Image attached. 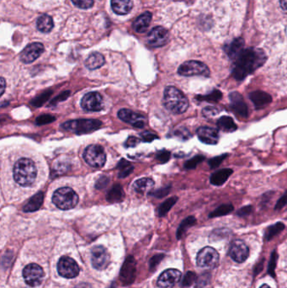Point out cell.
I'll return each mask as SVG.
<instances>
[{
    "label": "cell",
    "mask_w": 287,
    "mask_h": 288,
    "mask_svg": "<svg viewBox=\"0 0 287 288\" xmlns=\"http://www.w3.org/2000/svg\"><path fill=\"white\" fill-rule=\"evenodd\" d=\"M249 99L253 102V104L257 109L265 107L272 101V97L271 95L262 91H255L251 92L249 94Z\"/></svg>",
    "instance_id": "44dd1931"
},
{
    "label": "cell",
    "mask_w": 287,
    "mask_h": 288,
    "mask_svg": "<svg viewBox=\"0 0 287 288\" xmlns=\"http://www.w3.org/2000/svg\"><path fill=\"white\" fill-rule=\"evenodd\" d=\"M175 135H176L177 137L181 138L182 140H187V139L191 137V134L190 132L186 128H184V127L176 130Z\"/></svg>",
    "instance_id": "b9f144b4"
},
{
    "label": "cell",
    "mask_w": 287,
    "mask_h": 288,
    "mask_svg": "<svg viewBox=\"0 0 287 288\" xmlns=\"http://www.w3.org/2000/svg\"><path fill=\"white\" fill-rule=\"evenodd\" d=\"M58 272L62 277L72 279L78 276L80 269L74 260L69 256H63L58 261Z\"/></svg>",
    "instance_id": "30bf717a"
},
{
    "label": "cell",
    "mask_w": 287,
    "mask_h": 288,
    "mask_svg": "<svg viewBox=\"0 0 287 288\" xmlns=\"http://www.w3.org/2000/svg\"><path fill=\"white\" fill-rule=\"evenodd\" d=\"M163 101L167 110L178 115L185 113L189 107L187 97L174 86L166 87Z\"/></svg>",
    "instance_id": "3957f363"
},
{
    "label": "cell",
    "mask_w": 287,
    "mask_h": 288,
    "mask_svg": "<svg viewBox=\"0 0 287 288\" xmlns=\"http://www.w3.org/2000/svg\"><path fill=\"white\" fill-rule=\"evenodd\" d=\"M23 277L28 285L35 288L42 284L44 278V272L37 264H29L23 270Z\"/></svg>",
    "instance_id": "9c48e42d"
},
{
    "label": "cell",
    "mask_w": 287,
    "mask_h": 288,
    "mask_svg": "<svg viewBox=\"0 0 287 288\" xmlns=\"http://www.w3.org/2000/svg\"><path fill=\"white\" fill-rule=\"evenodd\" d=\"M233 211V206L232 204H222L211 213L210 217H217L229 214L231 211Z\"/></svg>",
    "instance_id": "d6a6232c"
},
{
    "label": "cell",
    "mask_w": 287,
    "mask_h": 288,
    "mask_svg": "<svg viewBox=\"0 0 287 288\" xmlns=\"http://www.w3.org/2000/svg\"><path fill=\"white\" fill-rule=\"evenodd\" d=\"M105 59L102 54L99 52H94L88 56L85 60V66L89 70L100 69L105 64Z\"/></svg>",
    "instance_id": "4316f807"
},
{
    "label": "cell",
    "mask_w": 287,
    "mask_h": 288,
    "mask_svg": "<svg viewBox=\"0 0 287 288\" xmlns=\"http://www.w3.org/2000/svg\"><path fill=\"white\" fill-rule=\"evenodd\" d=\"M74 288H91L90 285H88L87 283H81L79 285H77V287H75Z\"/></svg>",
    "instance_id": "f5cc1de1"
},
{
    "label": "cell",
    "mask_w": 287,
    "mask_h": 288,
    "mask_svg": "<svg viewBox=\"0 0 287 288\" xmlns=\"http://www.w3.org/2000/svg\"><path fill=\"white\" fill-rule=\"evenodd\" d=\"M81 106L87 111H100L104 109L102 96L98 92L86 94L81 100Z\"/></svg>",
    "instance_id": "7c38bea8"
},
{
    "label": "cell",
    "mask_w": 287,
    "mask_h": 288,
    "mask_svg": "<svg viewBox=\"0 0 287 288\" xmlns=\"http://www.w3.org/2000/svg\"><path fill=\"white\" fill-rule=\"evenodd\" d=\"M169 190H170V187H165V188H163L162 190H158L156 193L153 194V195H156L157 197H163V196H165L169 193Z\"/></svg>",
    "instance_id": "7dc6e473"
},
{
    "label": "cell",
    "mask_w": 287,
    "mask_h": 288,
    "mask_svg": "<svg viewBox=\"0 0 287 288\" xmlns=\"http://www.w3.org/2000/svg\"><path fill=\"white\" fill-rule=\"evenodd\" d=\"M141 136L145 142H152L153 139L157 138L154 134H152L150 132H144L143 134H141Z\"/></svg>",
    "instance_id": "c3c4849f"
},
{
    "label": "cell",
    "mask_w": 287,
    "mask_h": 288,
    "mask_svg": "<svg viewBox=\"0 0 287 288\" xmlns=\"http://www.w3.org/2000/svg\"><path fill=\"white\" fill-rule=\"evenodd\" d=\"M56 121L55 116L51 115H42L38 116L36 120V123L38 126L41 125H46V124H49L53 121Z\"/></svg>",
    "instance_id": "f35d334b"
},
{
    "label": "cell",
    "mask_w": 287,
    "mask_h": 288,
    "mask_svg": "<svg viewBox=\"0 0 287 288\" xmlns=\"http://www.w3.org/2000/svg\"><path fill=\"white\" fill-rule=\"evenodd\" d=\"M118 116L122 121L138 128H143L146 123V118L144 115L139 113L134 112L133 110H128V109H122V110H119Z\"/></svg>",
    "instance_id": "2e32d148"
},
{
    "label": "cell",
    "mask_w": 287,
    "mask_h": 288,
    "mask_svg": "<svg viewBox=\"0 0 287 288\" xmlns=\"http://www.w3.org/2000/svg\"><path fill=\"white\" fill-rule=\"evenodd\" d=\"M205 159L204 156L202 155H198V156L194 157L192 159L188 160L187 162L185 163V168L188 170H191V169H195V168L199 165L200 163H202Z\"/></svg>",
    "instance_id": "8d00e7d4"
},
{
    "label": "cell",
    "mask_w": 287,
    "mask_h": 288,
    "mask_svg": "<svg viewBox=\"0 0 287 288\" xmlns=\"http://www.w3.org/2000/svg\"><path fill=\"white\" fill-rule=\"evenodd\" d=\"M13 176L15 182L19 186L31 187L37 176V170L35 163L27 158L19 159L14 165Z\"/></svg>",
    "instance_id": "7a4b0ae2"
},
{
    "label": "cell",
    "mask_w": 287,
    "mask_h": 288,
    "mask_svg": "<svg viewBox=\"0 0 287 288\" xmlns=\"http://www.w3.org/2000/svg\"><path fill=\"white\" fill-rule=\"evenodd\" d=\"M260 288H271V287L268 285H266V284H264V285L261 286Z\"/></svg>",
    "instance_id": "db71d44e"
},
{
    "label": "cell",
    "mask_w": 287,
    "mask_h": 288,
    "mask_svg": "<svg viewBox=\"0 0 287 288\" xmlns=\"http://www.w3.org/2000/svg\"><path fill=\"white\" fill-rule=\"evenodd\" d=\"M230 106L235 115L240 117L247 118L249 115V108L246 104L243 97L238 92H232L229 94Z\"/></svg>",
    "instance_id": "9a60e30c"
},
{
    "label": "cell",
    "mask_w": 287,
    "mask_h": 288,
    "mask_svg": "<svg viewBox=\"0 0 287 288\" xmlns=\"http://www.w3.org/2000/svg\"><path fill=\"white\" fill-rule=\"evenodd\" d=\"M196 223V218L194 217H189L183 221L182 223L180 224V228L178 229V233H177V236L178 239H180L183 234L185 233V231L187 230L188 228L193 226Z\"/></svg>",
    "instance_id": "d590c367"
},
{
    "label": "cell",
    "mask_w": 287,
    "mask_h": 288,
    "mask_svg": "<svg viewBox=\"0 0 287 288\" xmlns=\"http://www.w3.org/2000/svg\"><path fill=\"white\" fill-rule=\"evenodd\" d=\"M148 44L152 47H163L169 41V32L165 28L157 26L153 28L147 36Z\"/></svg>",
    "instance_id": "ac0fdd59"
},
{
    "label": "cell",
    "mask_w": 287,
    "mask_h": 288,
    "mask_svg": "<svg viewBox=\"0 0 287 288\" xmlns=\"http://www.w3.org/2000/svg\"><path fill=\"white\" fill-rule=\"evenodd\" d=\"M252 209H253L252 206H243V207L239 209V210L237 211V216H240V217H245L247 215L251 213Z\"/></svg>",
    "instance_id": "f6af8a7d"
},
{
    "label": "cell",
    "mask_w": 287,
    "mask_h": 288,
    "mask_svg": "<svg viewBox=\"0 0 287 288\" xmlns=\"http://www.w3.org/2000/svg\"><path fill=\"white\" fill-rule=\"evenodd\" d=\"M221 97H222V93L221 91L218 90H214L205 96H196V99H198L200 101L217 102L221 100Z\"/></svg>",
    "instance_id": "1f68e13d"
},
{
    "label": "cell",
    "mask_w": 287,
    "mask_h": 288,
    "mask_svg": "<svg viewBox=\"0 0 287 288\" xmlns=\"http://www.w3.org/2000/svg\"><path fill=\"white\" fill-rule=\"evenodd\" d=\"M181 277L182 274L179 270H166L158 277L157 287L159 288H173L180 282Z\"/></svg>",
    "instance_id": "5bb4252c"
},
{
    "label": "cell",
    "mask_w": 287,
    "mask_h": 288,
    "mask_svg": "<svg viewBox=\"0 0 287 288\" xmlns=\"http://www.w3.org/2000/svg\"><path fill=\"white\" fill-rule=\"evenodd\" d=\"M217 126L219 129L226 132H235L237 128L233 119L230 116H221L217 121Z\"/></svg>",
    "instance_id": "f546056e"
},
{
    "label": "cell",
    "mask_w": 287,
    "mask_h": 288,
    "mask_svg": "<svg viewBox=\"0 0 287 288\" xmlns=\"http://www.w3.org/2000/svg\"><path fill=\"white\" fill-rule=\"evenodd\" d=\"M102 126V122L94 119H78L66 121L61 126L62 129L76 134H86L99 129Z\"/></svg>",
    "instance_id": "277c9868"
},
{
    "label": "cell",
    "mask_w": 287,
    "mask_h": 288,
    "mask_svg": "<svg viewBox=\"0 0 287 288\" xmlns=\"http://www.w3.org/2000/svg\"><path fill=\"white\" fill-rule=\"evenodd\" d=\"M44 46L40 42H34L28 45L20 53V60L24 63H33L44 52Z\"/></svg>",
    "instance_id": "e0dca14e"
},
{
    "label": "cell",
    "mask_w": 287,
    "mask_h": 288,
    "mask_svg": "<svg viewBox=\"0 0 287 288\" xmlns=\"http://www.w3.org/2000/svg\"><path fill=\"white\" fill-rule=\"evenodd\" d=\"M43 200H44L43 192H39L29 200L27 203L25 204L23 210L25 212H33V211H37L41 208L43 203Z\"/></svg>",
    "instance_id": "d4e9b609"
},
{
    "label": "cell",
    "mask_w": 287,
    "mask_h": 288,
    "mask_svg": "<svg viewBox=\"0 0 287 288\" xmlns=\"http://www.w3.org/2000/svg\"><path fill=\"white\" fill-rule=\"evenodd\" d=\"M72 3L78 8L87 9L94 5V0H72Z\"/></svg>",
    "instance_id": "ab89813d"
},
{
    "label": "cell",
    "mask_w": 287,
    "mask_h": 288,
    "mask_svg": "<svg viewBox=\"0 0 287 288\" xmlns=\"http://www.w3.org/2000/svg\"><path fill=\"white\" fill-rule=\"evenodd\" d=\"M219 112L220 111H219L218 109L213 107V106H207L202 110V115L207 118H211L215 115H218Z\"/></svg>",
    "instance_id": "60d3db41"
},
{
    "label": "cell",
    "mask_w": 287,
    "mask_h": 288,
    "mask_svg": "<svg viewBox=\"0 0 287 288\" xmlns=\"http://www.w3.org/2000/svg\"><path fill=\"white\" fill-rule=\"evenodd\" d=\"M266 61L265 52L258 48L243 49L234 60L232 76L235 80H243L262 66Z\"/></svg>",
    "instance_id": "6da1fadb"
},
{
    "label": "cell",
    "mask_w": 287,
    "mask_h": 288,
    "mask_svg": "<svg viewBox=\"0 0 287 288\" xmlns=\"http://www.w3.org/2000/svg\"><path fill=\"white\" fill-rule=\"evenodd\" d=\"M281 7L286 13H287V0H280Z\"/></svg>",
    "instance_id": "816d5d0a"
},
{
    "label": "cell",
    "mask_w": 287,
    "mask_h": 288,
    "mask_svg": "<svg viewBox=\"0 0 287 288\" xmlns=\"http://www.w3.org/2000/svg\"><path fill=\"white\" fill-rule=\"evenodd\" d=\"M196 133L200 140L206 144L215 145L218 143L219 133L216 129L208 126H201L196 131Z\"/></svg>",
    "instance_id": "ffe728a7"
},
{
    "label": "cell",
    "mask_w": 287,
    "mask_h": 288,
    "mask_svg": "<svg viewBox=\"0 0 287 288\" xmlns=\"http://www.w3.org/2000/svg\"><path fill=\"white\" fill-rule=\"evenodd\" d=\"M124 198V192L121 186L116 185L110 191L107 195V200L111 202H119L123 200Z\"/></svg>",
    "instance_id": "4dcf8cb0"
},
{
    "label": "cell",
    "mask_w": 287,
    "mask_h": 288,
    "mask_svg": "<svg viewBox=\"0 0 287 288\" xmlns=\"http://www.w3.org/2000/svg\"><path fill=\"white\" fill-rule=\"evenodd\" d=\"M232 173H233V170L231 169H222L218 171H215V173H213L211 176V183L216 187L221 186L227 181V179L229 178Z\"/></svg>",
    "instance_id": "484cf974"
},
{
    "label": "cell",
    "mask_w": 287,
    "mask_h": 288,
    "mask_svg": "<svg viewBox=\"0 0 287 288\" xmlns=\"http://www.w3.org/2000/svg\"><path fill=\"white\" fill-rule=\"evenodd\" d=\"M196 262H197V266L200 267L213 269L218 264V253L215 249L212 247L203 248L197 255Z\"/></svg>",
    "instance_id": "ba28073f"
},
{
    "label": "cell",
    "mask_w": 287,
    "mask_h": 288,
    "mask_svg": "<svg viewBox=\"0 0 287 288\" xmlns=\"http://www.w3.org/2000/svg\"><path fill=\"white\" fill-rule=\"evenodd\" d=\"M249 255V247L242 240H235L230 246V257L238 263H243L248 259Z\"/></svg>",
    "instance_id": "d6986e66"
},
{
    "label": "cell",
    "mask_w": 287,
    "mask_h": 288,
    "mask_svg": "<svg viewBox=\"0 0 287 288\" xmlns=\"http://www.w3.org/2000/svg\"><path fill=\"white\" fill-rule=\"evenodd\" d=\"M36 25L40 31H42L43 33H48L53 30L54 26L53 18L48 14H42V16L39 17L37 19Z\"/></svg>",
    "instance_id": "f1b7e54d"
},
{
    "label": "cell",
    "mask_w": 287,
    "mask_h": 288,
    "mask_svg": "<svg viewBox=\"0 0 287 288\" xmlns=\"http://www.w3.org/2000/svg\"><path fill=\"white\" fill-rule=\"evenodd\" d=\"M228 156V154H225L220 156H216L213 159H211L208 161V165L212 169H215V168L219 167V165H221V163L223 162V160L226 159V157Z\"/></svg>",
    "instance_id": "74e56055"
},
{
    "label": "cell",
    "mask_w": 287,
    "mask_h": 288,
    "mask_svg": "<svg viewBox=\"0 0 287 288\" xmlns=\"http://www.w3.org/2000/svg\"><path fill=\"white\" fill-rule=\"evenodd\" d=\"M154 181L150 178H142L136 181L133 184V188L138 193L149 192L154 187Z\"/></svg>",
    "instance_id": "83f0119b"
},
{
    "label": "cell",
    "mask_w": 287,
    "mask_h": 288,
    "mask_svg": "<svg viewBox=\"0 0 287 288\" xmlns=\"http://www.w3.org/2000/svg\"><path fill=\"white\" fill-rule=\"evenodd\" d=\"M178 74L185 77L191 76L209 77L210 69L205 63L199 61H188L180 65L178 69Z\"/></svg>",
    "instance_id": "52a82bcc"
},
{
    "label": "cell",
    "mask_w": 287,
    "mask_h": 288,
    "mask_svg": "<svg viewBox=\"0 0 287 288\" xmlns=\"http://www.w3.org/2000/svg\"><path fill=\"white\" fill-rule=\"evenodd\" d=\"M169 157H170V154H169V152L163 151L158 154L157 159H159L161 162L164 163L169 160Z\"/></svg>",
    "instance_id": "bcb514c9"
},
{
    "label": "cell",
    "mask_w": 287,
    "mask_h": 288,
    "mask_svg": "<svg viewBox=\"0 0 287 288\" xmlns=\"http://www.w3.org/2000/svg\"><path fill=\"white\" fill-rule=\"evenodd\" d=\"M132 0H111V8L117 14H127L133 9Z\"/></svg>",
    "instance_id": "603a6c76"
},
{
    "label": "cell",
    "mask_w": 287,
    "mask_h": 288,
    "mask_svg": "<svg viewBox=\"0 0 287 288\" xmlns=\"http://www.w3.org/2000/svg\"><path fill=\"white\" fill-rule=\"evenodd\" d=\"M92 266L96 270H104L109 266L111 257L104 246L98 245L92 249Z\"/></svg>",
    "instance_id": "8fae6325"
},
{
    "label": "cell",
    "mask_w": 287,
    "mask_h": 288,
    "mask_svg": "<svg viewBox=\"0 0 287 288\" xmlns=\"http://www.w3.org/2000/svg\"><path fill=\"white\" fill-rule=\"evenodd\" d=\"M287 205V191L285 192L284 195H282V197L280 198L279 200H277L276 205V210H279L284 207Z\"/></svg>",
    "instance_id": "ee69618b"
},
{
    "label": "cell",
    "mask_w": 287,
    "mask_h": 288,
    "mask_svg": "<svg viewBox=\"0 0 287 288\" xmlns=\"http://www.w3.org/2000/svg\"><path fill=\"white\" fill-rule=\"evenodd\" d=\"M195 278V274L193 273H187V275L185 276V280H184V286H190L191 285L192 282H193V279Z\"/></svg>",
    "instance_id": "681fc988"
},
{
    "label": "cell",
    "mask_w": 287,
    "mask_h": 288,
    "mask_svg": "<svg viewBox=\"0 0 287 288\" xmlns=\"http://www.w3.org/2000/svg\"><path fill=\"white\" fill-rule=\"evenodd\" d=\"M136 274H137V262L133 256H129L122 266L120 274V280L124 286L130 285L135 281Z\"/></svg>",
    "instance_id": "4fadbf2b"
},
{
    "label": "cell",
    "mask_w": 287,
    "mask_h": 288,
    "mask_svg": "<svg viewBox=\"0 0 287 288\" xmlns=\"http://www.w3.org/2000/svg\"><path fill=\"white\" fill-rule=\"evenodd\" d=\"M77 193L69 187H63L57 190L53 195V203L61 210H70L74 208L78 202Z\"/></svg>",
    "instance_id": "5b68a950"
},
{
    "label": "cell",
    "mask_w": 287,
    "mask_h": 288,
    "mask_svg": "<svg viewBox=\"0 0 287 288\" xmlns=\"http://www.w3.org/2000/svg\"><path fill=\"white\" fill-rule=\"evenodd\" d=\"M83 157L85 162L93 168L103 167L106 162V154L104 148L97 144L88 146L83 152Z\"/></svg>",
    "instance_id": "8992f818"
},
{
    "label": "cell",
    "mask_w": 287,
    "mask_h": 288,
    "mask_svg": "<svg viewBox=\"0 0 287 288\" xmlns=\"http://www.w3.org/2000/svg\"><path fill=\"white\" fill-rule=\"evenodd\" d=\"M243 46H244V41L243 39H235L234 41H232L229 45L226 46L225 51L231 59L235 60L237 58V56L239 55L241 52L243 51Z\"/></svg>",
    "instance_id": "cb8c5ba5"
},
{
    "label": "cell",
    "mask_w": 287,
    "mask_h": 288,
    "mask_svg": "<svg viewBox=\"0 0 287 288\" xmlns=\"http://www.w3.org/2000/svg\"><path fill=\"white\" fill-rule=\"evenodd\" d=\"M5 80L3 78H1V89H0V91H1V96H3V94L4 93V91H5Z\"/></svg>",
    "instance_id": "f907efd6"
},
{
    "label": "cell",
    "mask_w": 287,
    "mask_h": 288,
    "mask_svg": "<svg viewBox=\"0 0 287 288\" xmlns=\"http://www.w3.org/2000/svg\"><path fill=\"white\" fill-rule=\"evenodd\" d=\"M109 182H110V179L108 178L107 176H102L97 181L95 187L97 189H103L107 186Z\"/></svg>",
    "instance_id": "7bdbcfd3"
},
{
    "label": "cell",
    "mask_w": 287,
    "mask_h": 288,
    "mask_svg": "<svg viewBox=\"0 0 287 288\" xmlns=\"http://www.w3.org/2000/svg\"><path fill=\"white\" fill-rule=\"evenodd\" d=\"M284 228L285 225L282 222H277L276 224L269 227L266 232H265V239H267V240H271L273 237L281 233Z\"/></svg>",
    "instance_id": "836d02e7"
},
{
    "label": "cell",
    "mask_w": 287,
    "mask_h": 288,
    "mask_svg": "<svg viewBox=\"0 0 287 288\" xmlns=\"http://www.w3.org/2000/svg\"><path fill=\"white\" fill-rule=\"evenodd\" d=\"M151 20H152V14L150 12H145L140 16H138L133 23V28L136 32L138 33L146 32L149 27Z\"/></svg>",
    "instance_id": "7402d4cb"
},
{
    "label": "cell",
    "mask_w": 287,
    "mask_h": 288,
    "mask_svg": "<svg viewBox=\"0 0 287 288\" xmlns=\"http://www.w3.org/2000/svg\"><path fill=\"white\" fill-rule=\"evenodd\" d=\"M177 200H178V197H171L168 199V200H166L163 204H161V206H159V208H158V215L160 216V217H163V216H165L167 213H168V211L170 210V209L173 207L174 204L176 203Z\"/></svg>",
    "instance_id": "e575fe53"
}]
</instances>
